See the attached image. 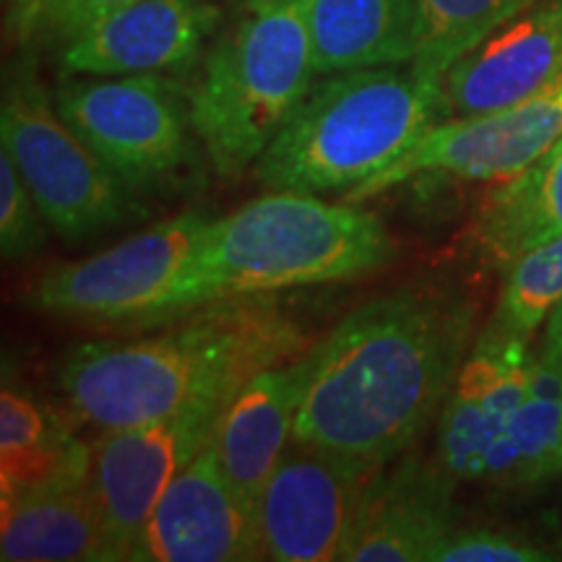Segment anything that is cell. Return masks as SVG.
<instances>
[{
    "label": "cell",
    "instance_id": "obj_1",
    "mask_svg": "<svg viewBox=\"0 0 562 562\" xmlns=\"http://www.w3.org/2000/svg\"><path fill=\"white\" fill-rule=\"evenodd\" d=\"M474 302L448 281L378 294L307 349L292 440L385 467L438 422L474 344Z\"/></svg>",
    "mask_w": 562,
    "mask_h": 562
},
{
    "label": "cell",
    "instance_id": "obj_2",
    "mask_svg": "<svg viewBox=\"0 0 562 562\" xmlns=\"http://www.w3.org/2000/svg\"><path fill=\"white\" fill-rule=\"evenodd\" d=\"M300 331L269 302H211L191 323L144 339L89 341L60 368L68 412L97 430H115L235 393L252 372L286 360Z\"/></svg>",
    "mask_w": 562,
    "mask_h": 562
},
{
    "label": "cell",
    "instance_id": "obj_3",
    "mask_svg": "<svg viewBox=\"0 0 562 562\" xmlns=\"http://www.w3.org/2000/svg\"><path fill=\"white\" fill-rule=\"evenodd\" d=\"M440 121V83L409 63L339 70L313 81L252 170L269 191L347 195Z\"/></svg>",
    "mask_w": 562,
    "mask_h": 562
},
{
    "label": "cell",
    "instance_id": "obj_4",
    "mask_svg": "<svg viewBox=\"0 0 562 562\" xmlns=\"http://www.w3.org/2000/svg\"><path fill=\"white\" fill-rule=\"evenodd\" d=\"M302 0H237L191 83L193 123L222 178H237L269 149L315 81Z\"/></svg>",
    "mask_w": 562,
    "mask_h": 562
},
{
    "label": "cell",
    "instance_id": "obj_5",
    "mask_svg": "<svg viewBox=\"0 0 562 562\" xmlns=\"http://www.w3.org/2000/svg\"><path fill=\"white\" fill-rule=\"evenodd\" d=\"M393 252L389 229L360 203L273 191L214 220L206 261L220 302L368 277Z\"/></svg>",
    "mask_w": 562,
    "mask_h": 562
},
{
    "label": "cell",
    "instance_id": "obj_6",
    "mask_svg": "<svg viewBox=\"0 0 562 562\" xmlns=\"http://www.w3.org/2000/svg\"><path fill=\"white\" fill-rule=\"evenodd\" d=\"M214 220L182 214L151 224L83 261L47 269L26 290L34 311L104 323H165L214 302L209 237Z\"/></svg>",
    "mask_w": 562,
    "mask_h": 562
},
{
    "label": "cell",
    "instance_id": "obj_7",
    "mask_svg": "<svg viewBox=\"0 0 562 562\" xmlns=\"http://www.w3.org/2000/svg\"><path fill=\"white\" fill-rule=\"evenodd\" d=\"M0 144L58 235L87 240L140 214L136 193L63 121L32 53L3 81Z\"/></svg>",
    "mask_w": 562,
    "mask_h": 562
},
{
    "label": "cell",
    "instance_id": "obj_8",
    "mask_svg": "<svg viewBox=\"0 0 562 562\" xmlns=\"http://www.w3.org/2000/svg\"><path fill=\"white\" fill-rule=\"evenodd\" d=\"M60 117L133 193L178 188L199 161L191 83L170 74L63 76Z\"/></svg>",
    "mask_w": 562,
    "mask_h": 562
},
{
    "label": "cell",
    "instance_id": "obj_9",
    "mask_svg": "<svg viewBox=\"0 0 562 562\" xmlns=\"http://www.w3.org/2000/svg\"><path fill=\"white\" fill-rule=\"evenodd\" d=\"M235 393L201 398L140 425L102 430L91 442L89 484L108 524L112 560H131L146 518L175 476L214 438Z\"/></svg>",
    "mask_w": 562,
    "mask_h": 562
},
{
    "label": "cell",
    "instance_id": "obj_10",
    "mask_svg": "<svg viewBox=\"0 0 562 562\" xmlns=\"http://www.w3.org/2000/svg\"><path fill=\"white\" fill-rule=\"evenodd\" d=\"M562 133V70L554 79L510 104L472 117H446L409 151L378 172L347 201L362 203L422 175H451L474 182H508L531 167Z\"/></svg>",
    "mask_w": 562,
    "mask_h": 562
},
{
    "label": "cell",
    "instance_id": "obj_11",
    "mask_svg": "<svg viewBox=\"0 0 562 562\" xmlns=\"http://www.w3.org/2000/svg\"><path fill=\"white\" fill-rule=\"evenodd\" d=\"M375 472L351 456L292 440L256 503L266 560H344Z\"/></svg>",
    "mask_w": 562,
    "mask_h": 562
},
{
    "label": "cell",
    "instance_id": "obj_12",
    "mask_svg": "<svg viewBox=\"0 0 562 562\" xmlns=\"http://www.w3.org/2000/svg\"><path fill=\"white\" fill-rule=\"evenodd\" d=\"M531 339L484 326L435 427V463L453 482H501L508 432L529 381Z\"/></svg>",
    "mask_w": 562,
    "mask_h": 562
},
{
    "label": "cell",
    "instance_id": "obj_13",
    "mask_svg": "<svg viewBox=\"0 0 562 562\" xmlns=\"http://www.w3.org/2000/svg\"><path fill=\"white\" fill-rule=\"evenodd\" d=\"M131 560H266L256 510L232 487L214 442H209L159 497L133 544Z\"/></svg>",
    "mask_w": 562,
    "mask_h": 562
},
{
    "label": "cell",
    "instance_id": "obj_14",
    "mask_svg": "<svg viewBox=\"0 0 562 562\" xmlns=\"http://www.w3.org/2000/svg\"><path fill=\"white\" fill-rule=\"evenodd\" d=\"M216 0H136L58 50L63 76H186L220 32Z\"/></svg>",
    "mask_w": 562,
    "mask_h": 562
},
{
    "label": "cell",
    "instance_id": "obj_15",
    "mask_svg": "<svg viewBox=\"0 0 562 562\" xmlns=\"http://www.w3.org/2000/svg\"><path fill=\"white\" fill-rule=\"evenodd\" d=\"M562 70V0H537L456 60L440 79L446 117L503 110Z\"/></svg>",
    "mask_w": 562,
    "mask_h": 562
},
{
    "label": "cell",
    "instance_id": "obj_16",
    "mask_svg": "<svg viewBox=\"0 0 562 562\" xmlns=\"http://www.w3.org/2000/svg\"><path fill=\"white\" fill-rule=\"evenodd\" d=\"M453 480L438 463L406 451L385 463L364 492L347 562H432L459 529L451 505Z\"/></svg>",
    "mask_w": 562,
    "mask_h": 562
},
{
    "label": "cell",
    "instance_id": "obj_17",
    "mask_svg": "<svg viewBox=\"0 0 562 562\" xmlns=\"http://www.w3.org/2000/svg\"><path fill=\"white\" fill-rule=\"evenodd\" d=\"M305 378L307 351L252 372L224 406L211 438L224 474L252 510L263 484L292 442Z\"/></svg>",
    "mask_w": 562,
    "mask_h": 562
},
{
    "label": "cell",
    "instance_id": "obj_18",
    "mask_svg": "<svg viewBox=\"0 0 562 562\" xmlns=\"http://www.w3.org/2000/svg\"><path fill=\"white\" fill-rule=\"evenodd\" d=\"M3 562H112L110 533L89 480L0 497Z\"/></svg>",
    "mask_w": 562,
    "mask_h": 562
},
{
    "label": "cell",
    "instance_id": "obj_19",
    "mask_svg": "<svg viewBox=\"0 0 562 562\" xmlns=\"http://www.w3.org/2000/svg\"><path fill=\"white\" fill-rule=\"evenodd\" d=\"M315 74L412 60L414 0H302Z\"/></svg>",
    "mask_w": 562,
    "mask_h": 562
},
{
    "label": "cell",
    "instance_id": "obj_20",
    "mask_svg": "<svg viewBox=\"0 0 562 562\" xmlns=\"http://www.w3.org/2000/svg\"><path fill=\"white\" fill-rule=\"evenodd\" d=\"M91 448L58 412L5 385L0 393V497L89 480Z\"/></svg>",
    "mask_w": 562,
    "mask_h": 562
},
{
    "label": "cell",
    "instance_id": "obj_21",
    "mask_svg": "<svg viewBox=\"0 0 562 562\" xmlns=\"http://www.w3.org/2000/svg\"><path fill=\"white\" fill-rule=\"evenodd\" d=\"M562 235V133L521 175L484 203L476 245L490 263H510L531 245Z\"/></svg>",
    "mask_w": 562,
    "mask_h": 562
},
{
    "label": "cell",
    "instance_id": "obj_22",
    "mask_svg": "<svg viewBox=\"0 0 562 562\" xmlns=\"http://www.w3.org/2000/svg\"><path fill=\"white\" fill-rule=\"evenodd\" d=\"M537 0H414L409 66L440 83L446 70Z\"/></svg>",
    "mask_w": 562,
    "mask_h": 562
},
{
    "label": "cell",
    "instance_id": "obj_23",
    "mask_svg": "<svg viewBox=\"0 0 562 562\" xmlns=\"http://www.w3.org/2000/svg\"><path fill=\"white\" fill-rule=\"evenodd\" d=\"M562 435V368L533 349L529 381L513 417L505 446L501 487H533L547 482Z\"/></svg>",
    "mask_w": 562,
    "mask_h": 562
},
{
    "label": "cell",
    "instance_id": "obj_24",
    "mask_svg": "<svg viewBox=\"0 0 562 562\" xmlns=\"http://www.w3.org/2000/svg\"><path fill=\"white\" fill-rule=\"evenodd\" d=\"M562 302V235L531 245L503 266V286L487 328L531 339Z\"/></svg>",
    "mask_w": 562,
    "mask_h": 562
},
{
    "label": "cell",
    "instance_id": "obj_25",
    "mask_svg": "<svg viewBox=\"0 0 562 562\" xmlns=\"http://www.w3.org/2000/svg\"><path fill=\"white\" fill-rule=\"evenodd\" d=\"M136 0H11L5 34L21 53H58L108 13Z\"/></svg>",
    "mask_w": 562,
    "mask_h": 562
},
{
    "label": "cell",
    "instance_id": "obj_26",
    "mask_svg": "<svg viewBox=\"0 0 562 562\" xmlns=\"http://www.w3.org/2000/svg\"><path fill=\"white\" fill-rule=\"evenodd\" d=\"M45 214L26 186L13 159L0 149V252L16 263L45 245Z\"/></svg>",
    "mask_w": 562,
    "mask_h": 562
},
{
    "label": "cell",
    "instance_id": "obj_27",
    "mask_svg": "<svg viewBox=\"0 0 562 562\" xmlns=\"http://www.w3.org/2000/svg\"><path fill=\"white\" fill-rule=\"evenodd\" d=\"M558 552L550 547L495 529H456L432 562H550Z\"/></svg>",
    "mask_w": 562,
    "mask_h": 562
},
{
    "label": "cell",
    "instance_id": "obj_28",
    "mask_svg": "<svg viewBox=\"0 0 562 562\" xmlns=\"http://www.w3.org/2000/svg\"><path fill=\"white\" fill-rule=\"evenodd\" d=\"M539 351L547 360L558 362L562 368V302L550 313V318L542 326V339H539Z\"/></svg>",
    "mask_w": 562,
    "mask_h": 562
},
{
    "label": "cell",
    "instance_id": "obj_29",
    "mask_svg": "<svg viewBox=\"0 0 562 562\" xmlns=\"http://www.w3.org/2000/svg\"><path fill=\"white\" fill-rule=\"evenodd\" d=\"M560 476H562V435H560L558 448H554V453H552L550 467H547V482L560 480Z\"/></svg>",
    "mask_w": 562,
    "mask_h": 562
},
{
    "label": "cell",
    "instance_id": "obj_30",
    "mask_svg": "<svg viewBox=\"0 0 562 562\" xmlns=\"http://www.w3.org/2000/svg\"><path fill=\"white\" fill-rule=\"evenodd\" d=\"M5 3H11V0H5Z\"/></svg>",
    "mask_w": 562,
    "mask_h": 562
}]
</instances>
